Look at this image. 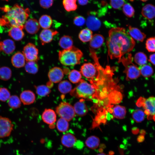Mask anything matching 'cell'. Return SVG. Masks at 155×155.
<instances>
[{"mask_svg":"<svg viewBox=\"0 0 155 155\" xmlns=\"http://www.w3.org/2000/svg\"><path fill=\"white\" fill-rule=\"evenodd\" d=\"M106 45L110 59L119 60L133 49L135 42L125 28L114 27L108 32Z\"/></svg>","mask_w":155,"mask_h":155,"instance_id":"1","label":"cell"},{"mask_svg":"<svg viewBox=\"0 0 155 155\" xmlns=\"http://www.w3.org/2000/svg\"><path fill=\"white\" fill-rule=\"evenodd\" d=\"M5 14L0 18V25L8 27H18L24 28V25L30 14L29 8H24L16 4L9 7Z\"/></svg>","mask_w":155,"mask_h":155,"instance_id":"2","label":"cell"},{"mask_svg":"<svg viewBox=\"0 0 155 155\" xmlns=\"http://www.w3.org/2000/svg\"><path fill=\"white\" fill-rule=\"evenodd\" d=\"M90 51L94 63H84L81 67L80 72L92 84L94 81L104 79L106 75V68H103L100 64L98 58L94 50L90 48Z\"/></svg>","mask_w":155,"mask_h":155,"instance_id":"3","label":"cell"},{"mask_svg":"<svg viewBox=\"0 0 155 155\" xmlns=\"http://www.w3.org/2000/svg\"><path fill=\"white\" fill-rule=\"evenodd\" d=\"M76 87L71 92V95L82 99H92L98 98L96 86L81 80Z\"/></svg>","mask_w":155,"mask_h":155,"instance_id":"4","label":"cell"},{"mask_svg":"<svg viewBox=\"0 0 155 155\" xmlns=\"http://www.w3.org/2000/svg\"><path fill=\"white\" fill-rule=\"evenodd\" d=\"M58 55L59 60L62 65L71 66L80 63L83 54L80 50L73 46L69 49L60 51Z\"/></svg>","mask_w":155,"mask_h":155,"instance_id":"5","label":"cell"},{"mask_svg":"<svg viewBox=\"0 0 155 155\" xmlns=\"http://www.w3.org/2000/svg\"><path fill=\"white\" fill-rule=\"evenodd\" d=\"M133 57L131 53L127 56H123L118 60L119 63H121L125 67L124 73L126 74V80L136 79L141 75L140 68L133 62Z\"/></svg>","mask_w":155,"mask_h":155,"instance_id":"6","label":"cell"},{"mask_svg":"<svg viewBox=\"0 0 155 155\" xmlns=\"http://www.w3.org/2000/svg\"><path fill=\"white\" fill-rule=\"evenodd\" d=\"M137 102V106H142L149 119L155 120V97L150 96L146 99L140 98Z\"/></svg>","mask_w":155,"mask_h":155,"instance_id":"7","label":"cell"},{"mask_svg":"<svg viewBox=\"0 0 155 155\" xmlns=\"http://www.w3.org/2000/svg\"><path fill=\"white\" fill-rule=\"evenodd\" d=\"M56 111L61 118L68 121L71 120L75 116V113L73 107L65 102H61L56 108Z\"/></svg>","mask_w":155,"mask_h":155,"instance_id":"8","label":"cell"},{"mask_svg":"<svg viewBox=\"0 0 155 155\" xmlns=\"http://www.w3.org/2000/svg\"><path fill=\"white\" fill-rule=\"evenodd\" d=\"M23 54L27 62H36L39 59L38 51L36 46L33 44L29 43L24 48Z\"/></svg>","mask_w":155,"mask_h":155,"instance_id":"9","label":"cell"},{"mask_svg":"<svg viewBox=\"0 0 155 155\" xmlns=\"http://www.w3.org/2000/svg\"><path fill=\"white\" fill-rule=\"evenodd\" d=\"M13 127V125L9 119L0 116V139L9 136Z\"/></svg>","mask_w":155,"mask_h":155,"instance_id":"10","label":"cell"},{"mask_svg":"<svg viewBox=\"0 0 155 155\" xmlns=\"http://www.w3.org/2000/svg\"><path fill=\"white\" fill-rule=\"evenodd\" d=\"M48 76L51 82L57 83L60 82L63 78L64 73L63 70L60 68L55 67L49 71Z\"/></svg>","mask_w":155,"mask_h":155,"instance_id":"11","label":"cell"},{"mask_svg":"<svg viewBox=\"0 0 155 155\" xmlns=\"http://www.w3.org/2000/svg\"><path fill=\"white\" fill-rule=\"evenodd\" d=\"M58 32L56 30L49 29H44L40 33L39 38L42 44L43 45L51 42L54 36Z\"/></svg>","mask_w":155,"mask_h":155,"instance_id":"12","label":"cell"},{"mask_svg":"<svg viewBox=\"0 0 155 155\" xmlns=\"http://www.w3.org/2000/svg\"><path fill=\"white\" fill-rule=\"evenodd\" d=\"M40 26L39 22L36 20L30 18L26 21L24 25V28L28 33L34 34L38 32Z\"/></svg>","mask_w":155,"mask_h":155,"instance_id":"13","label":"cell"},{"mask_svg":"<svg viewBox=\"0 0 155 155\" xmlns=\"http://www.w3.org/2000/svg\"><path fill=\"white\" fill-rule=\"evenodd\" d=\"M86 22L88 28L92 31L98 30L101 24L100 20L94 14H89L87 18Z\"/></svg>","mask_w":155,"mask_h":155,"instance_id":"14","label":"cell"},{"mask_svg":"<svg viewBox=\"0 0 155 155\" xmlns=\"http://www.w3.org/2000/svg\"><path fill=\"white\" fill-rule=\"evenodd\" d=\"M43 121L50 125L53 124L56 121V115L54 110L51 109H46L42 115Z\"/></svg>","mask_w":155,"mask_h":155,"instance_id":"15","label":"cell"},{"mask_svg":"<svg viewBox=\"0 0 155 155\" xmlns=\"http://www.w3.org/2000/svg\"><path fill=\"white\" fill-rule=\"evenodd\" d=\"M26 59L23 53L18 52L12 56L11 62L13 65L17 68H20L25 66Z\"/></svg>","mask_w":155,"mask_h":155,"instance_id":"16","label":"cell"},{"mask_svg":"<svg viewBox=\"0 0 155 155\" xmlns=\"http://www.w3.org/2000/svg\"><path fill=\"white\" fill-rule=\"evenodd\" d=\"M21 101L24 105H29L33 103L36 98L34 93L30 90H25L20 94Z\"/></svg>","mask_w":155,"mask_h":155,"instance_id":"17","label":"cell"},{"mask_svg":"<svg viewBox=\"0 0 155 155\" xmlns=\"http://www.w3.org/2000/svg\"><path fill=\"white\" fill-rule=\"evenodd\" d=\"M77 141L75 136L70 133L64 134L61 139L62 144L67 148L74 147Z\"/></svg>","mask_w":155,"mask_h":155,"instance_id":"18","label":"cell"},{"mask_svg":"<svg viewBox=\"0 0 155 155\" xmlns=\"http://www.w3.org/2000/svg\"><path fill=\"white\" fill-rule=\"evenodd\" d=\"M23 29L18 27H11L8 31V35L15 40H20L23 38L24 35L23 30Z\"/></svg>","mask_w":155,"mask_h":155,"instance_id":"19","label":"cell"},{"mask_svg":"<svg viewBox=\"0 0 155 155\" xmlns=\"http://www.w3.org/2000/svg\"><path fill=\"white\" fill-rule=\"evenodd\" d=\"M128 33L133 39L141 42L144 40L146 36L145 34L139 29L131 26H129Z\"/></svg>","mask_w":155,"mask_h":155,"instance_id":"20","label":"cell"},{"mask_svg":"<svg viewBox=\"0 0 155 155\" xmlns=\"http://www.w3.org/2000/svg\"><path fill=\"white\" fill-rule=\"evenodd\" d=\"M142 16L148 20H151L155 17V6L148 4L144 6L142 10Z\"/></svg>","mask_w":155,"mask_h":155,"instance_id":"21","label":"cell"},{"mask_svg":"<svg viewBox=\"0 0 155 155\" xmlns=\"http://www.w3.org/2000/svg\"><path fill=\"white\" fill-rule=\"evenodd\" d=\"M83 99L76 102L74 105L73 108L75 113L78 116H83L88 112V109Z\"/></svg>","mask_w":155,"mask_h":155,"instance_id":"22","label":"cell"},{"mask_svg":"<svg viewBox=\"0 0 155 155\" xmlns=\"http://www.w3.org/2000/svg\"><path fill=\"white\" fill-rule=\"evenodd\" d=\"M15 48L14 42L11 39H6L1 42V51L7 54H10L13 53Z\"/></svg>","mask_w":155,"mask_h":155,"instance_id":"23","label":"cell"},{"mask_svg":"<svg viewBox=\"0 0 155 155\" xmlns=\"http://www.w3.org/2000/svg\"><path fill=\"white\" fill-rule=\"evenodd\" d=\"M104 38L101 35L95 34L93 35L90 41V45L93 49H97L100 47L104 41Z\"/></svg>","mask_w":155,"mask_h":155,"instance_id":"24","label":"cell"},{"mask_svg":"<svg viewBox=\"0 0 155 155\" xmlns=\"http://www.w3.org/2000/svg\"><path fill=\"white\" fill-rule=\"evenodd\" d=\"M73 41L72 38L68 36L65 35L60 39L59 44L64 50L69 49L73 46Z\"/></svg>","mask_w":155,"mask_h":155,"instance_id":"25","label":"cell"},{"mask_svg":"<svg viewBox=\"0 0 155 155\" xmlns=\"http://www.w3.org/2000/svg\"><path fill=\"white\" fill-rule=\"evenodd\" d=\"M113 116L115 118L120 119L124 118L126 113V108L119 105H115L112 110Z\"/></svg>","mask_w":155,"mask_h":155,"instance_id":"26","label":"cell"},{"mask_svg":"<svg viewBox=\"0 0 155 155\" xmlns=\"http://www.w3.org/2000/svg\"><path fill=\"white\" fill-rule=\"evenodd\" d=\"M92 31L88 28L82 30L79 33L78 37L80 40L83 42L90 41L93 36Z\"/></svg>","mask_w":155,"mask_h":155,"instance_id":"27","label":"cell"},{"mask_svg":"<svg viewBox=\"0 0 155 155\" xmlns=\"http://www.w3.org/2000/svg\"><path fill=\"white\" fill-rule=\"evenodd\" d=\"M38 22L40 26L42 28L44 29H49L52 25L53 20L50 16L44 15L40 17Z\"/></svg>","mask_w":155,"mask_h":155,"instance_id":"28","label":"cell"},{"mask_svg":"<svg viewBox=\"0 0 155 155\" xmlns=\"http://www.w3.org/2000/svg\"><path fill=\"white\" fill-rule=\"evenodd\" d=\"M100 140L98 137L95 136L88 137L85 141L86 146L88 148L94 149L97 148L100 144Z\"/></svg>","mask_w":155,"mask_h":155,"instance_id":"29","label":"cell"},{"mask_svg":"<svg viewBox=\"0 0 155 155\" xmlns=\"http://www.w3.org/2000/svg\"><path fill=\"white\" fill-rule=\"evenodd\" d=\"M148 58L146 55L144 53L139 52L136 53L134 57V61L137 65L143 66L146 64Z\"/></svg>","mask_w":155,"mask_h":155,"instance_id":"30","label":"cell"},{"mask_svg":"<svg viewBox=\"0 0 155 155\" xmlns=\"http://www.w3.org/2000/svg\"><path fill=\"white\" fill-rule=\"evenodd\" d=\"M72 88L71 84L67 80H64L60 82L58 89L60 92L63 94L69 93L71 91Z\"/></svg>","mask_w":155,"mask_h":155,"instance_id":"31","label":"cell"},{"mask_svg":"<svg viewBox=\"0 0 155 155\" xmlns=\"http://www.w3.org/2000/svg\"><path fill=\"white\" fill-rule=\"evenodd\" d=\"M68 77L69 80L72 83L76 84L81 80L82 74L80 71L73 69L69 72Z\"/></svg>","mask_w":155,"mask_h":155,"instance_id":"32","label":"cell"},{"mask_svg":"<svg viewBox=\"0 0 155 155\" xmlns=\"http://www.w3.org/2000/svg\"><path fill=\"white\" fill-rule=\"evenodd\" d=\"M36 62L30 61L27 62L25 65L26 71L31 74H35L38 70V66Z\"/></svg>","mask_w":155,"mask_h":155,"instance_id":"33","label":"cell"},{"mask_svg":"<svg viewBox=\"0 0 155 155\" xmlns=\"http://www.w3.org/2000/svg\"><path fill=\"white\" fill-rule=\"evenodd\" d=\"M12 71L11 69L6 66L0 68V79L4 81L9 80L11 77Z\"/></svg>","mask_w":155,"mask_h":155,"instance_id":"34","label":"cell"},{"mask_svg":"<svg viewBox=\"0 0 155 155\" xmlns=\"http://www.w3.org/2000/svg\"><path fill=\"white\" fill-rule=\"evenodd\" d=\"M77 0H63V4L65 10L68 12L74 11L77 8Z\"/></svg>","mask_w":155,"mask_h":155,"instance_id":"35","label":"cell"},{"mask_svg":"<svg viewBox=\"0 0 155 155\" xmlns=\"http://www.w3.org/2000/svg\"><path fill=\"white\" fill-rule=\"evenodd\" d=\"M21 101L18 96L13 95L11 96L8 101L9 106L13 109H16L21 106Z\"/></svg>","mask_w":155,"mask_h":155,"instance_id":"36","label":"cell"},{"mask_svg":"<svg viewBox=\"0 0 155 155\" xmlns=\"http://www.w3.org/2000/svg\"><path fill=\"white\" fill-rule=\"evenodd\" d=\"M140 69L141 75L145 78L151 77L154 73L152 67L149 65L145 64L142 66Z\"/></svg>","mask_w":155,"mask_h":155,"instance_id":"37","label":"cell"},{"mask_svg":"<svg viewBox=\"0 0 155 155\" xmlns=\"http://www.w3.org/2000/svg\"><path fill=\"white\" fill-rule=\"evenodd\" d=\"M145 115L144 111L140 109L134 111L132 114L133 119L137 123H140L144 121Z\"/></svg>","mask_w":155,"mask_h":155,"instance_id":"38","label":"cell"},{"mask_svg":"<svg viewBox=\"0 0 155 155\" xmlns=\"http://www.w3.org/2000/svg\"><path fill=\"white\" fill-rule=\"evenodd\" d=\"M56 125L57 129L60 132H65L66 131L69 127L68 121L61 118L58 120Z\"/></svg>","mask_w":155,"mask_h":155,"instance_id":"39","label":"cell"},{"mask_svg":"<svg viewBox=\"0 0 155 155\" xmlns=\"http://www.w3.org/2000/svg\"><path fill=\"white\" fill-rule=\"evenodd\" d=\"M123 11L127 17L131 18L133 16L135 13V10L133 6L129 3L124 4L122 7Z\"/></svg>","mask_w":155,"mask_h":155,"instance_id":"40","label":"cell"},{"mask_svg":"<svg viewBox=\"0 0 155 155\" xmlns=\"http://www.w3.org/2000/svg\"><path fill=\"white\" fill-rule=\"evenodd\" d=\"M37 94L41 96H44L48 95L51 92L50 89L44 85L37 86L36 88Z\"/></svg>","mask_w":155,"mask_h":155,"instance_id":"41","label":"cell"},{"mask_svg":"<svg viewBox=\"0 0 155 155\" xmlns=\"http://www.w3.org/2000/svg\"><path fill=\"white\" fill-rule=\"evenodd\" d=\"M146 48L150 52H155V37L148 38L146 42Z\"/></svg>","mask_w":155,"mask_h":155,"instance_id":"42","label":"cell"},{"mask_svg":"<svg viewBox=\"0 0 155 155\" xmlns=\"http://www.w3.org/2000/svg\"><path fill=\"white\" fill-rule=\"evenodd\" d=\"M10 93L9 90L4 87L0 88V101L5 102L10 97Z\"/></svg>","mask_w":155,"mask_h":155,"instance_id":"43","label":"cell"},{"mask_svg":"<svg viewBox=\"0 0 155 155\" xmlns=\"http://www.w3.org/2000/svg\"><path fill=\"white\" fill-rule=\"evenodd\" d=\"M124 4V0H110V4L114 9H118L121 8Z\"/></svg>","mask_w":155,"mask_h":155,"instance_id":"44","label":"cell"},{"mask_svg":"<svg viewBox=\"0 0 155 155\" xmlns=\"http://www.w3.org/2000/svg\"><path fill=\"white\" fill-rule=\"evenodd\" d=\"M86 21L85 18L81 16H76L73 19L74 24L78 26H81L84 25Z\"/></svg>","mask_w":155,"mask_h":155,"instance_id":"45","label":"cell"},{"mask_svg":"<svg viewBox=\"0 0 155 155\" xmlns=\"http://www.w3.org/2000/svg\"><path fill=\"white\" fill-rule=\"evenodd\" d=\"M53 3V0H39L40 6L44 9H48L51 7Z\"/></svg>","mask_w":155,"mask_h":155,"instance_id":"46","label":"cell"},{"mask_svg":"<svg viewBox=\"0 0 155 155\" xmlns=\"http://www.w3.org/2000/svg\"><path fill=\"white\" fill-rule=\"evenodd\" d=\"M149 61L155 66V53L152 54L150 56Z\"/></svg>","mask_w":155,"mask_h":155,"instance_id":"47","label":"cell"},{"mask_svg":"<svg viewBox=\"0 0 155 155\" xmlns=\"http://www.w3.org/2000/svg\"><path fill=\"white\" fill-rule=\"evenodd\" d=\"M83 145L82 142L77 140L74 147L78 149H81L83 147Z\"/></svg>","mask_w":155,"mask_h":155,"instance_id":"48","label":"cell"},{"mask_svg":"<svg viewBox=\"0 0 155 155\" xmlns=\"http://www.w3.org/2000/svg\"><path fill=\"white\" fill-rule=\"evenodd\" d=\"M78 3L81 5H84L88 3V0H77Z\"/></svg>","mask_w":155,"mask_h":155,"instance_id":"49","label":"cell"},{"mask_svg":"<svg viewBox=\"0 0 155 155\" xmlns=\"http://www.w3.org/2000/svg\"><path fill=\"white\" fill-rule=\"evenodd\" d=\"M97 155H106L105 153H102L99 154H98Z\"/></svg>","mask_w":155,"mask_h":155,"instance_id":"50","label":"cell"},{"mask_svg":"<svg viewBox=\"0 0 155 155\" xmlns=\"http://www.w3.org/2000/svg\"><path fill=\"white\" fill-rule=\"evenodd\" d=\"M1 42L0 41V51H1Z\"/></svg>","mask_w":155,"mask_h":155,"instance_id":"51","label":"cell"},{"mask_svg":"<svg viewBox=\"0 0 155 155\" xmlns=\"http://www.w3.org/2000/svg\"><path fill=\"white\" fill-rule=\"evenodd\" d=\"M140 0L142 1H143V2H146V1H148V0Z\"/></svg>","mask_w":155,"mask_h":155,"instance_id":"52","label":"cell"},{"mask_svg":"<svg viewBox=\"0 0 155 155\" xmlns=\"http://www.w3.org/2000/svg\"><path fill=\"white\" fill-rule=\"evenodd\" d=\"M130 1H131V2H133V1H134V0H129Z\"/></svg>","mask_w":155,"mask_h":155,"instance_id":"53","label":"cell"},{"mask_svg":"<svg viewBox=\"0 0 155 155\" xmlns=\"http://www.w3.org/2000/svg\"><path fill=\"white\" fill-rule=\"evenodd\" d=\"M2 0L5 1H8V0Z\"/></svg>","mask_w":155,"mask_h":155,"instance_id":"54","label":"cell"}]
</instances>
